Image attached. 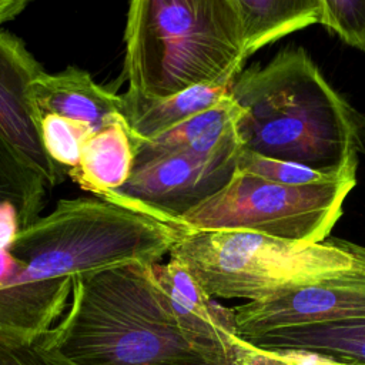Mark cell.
<instances>
[{"mask_svg": "<svg viewBox=\"0 0 365 365\" xmlns=\"http://www.w3.org/2000/svg\"><path fill=\"white\" fill-rule=\"evenodd\" d=\"M184 232L96 197L60 200L20 230L10 254L19 267L0 288V346L34 345L61 318L77 277L158 264Z\"/></svg>", "mask_w": 365, "mask_h": 365, "instance_id": "obj_1", "label": "cell"}, {"mask_svg": "<svg viewBox=\"0 0 365 365\" xmlns=\"http://www.w3.org/2000/svg\"><path fill=\"white\" fill-rule=\"evenodd\" d=\"M242 150L325 174L358 168L365 118L325 80L302 47L285 48L231 84Z\"/></svg>", "mask_w": 365, "mask_h": 365, "instance_id": "obj_2", "label": "cell"}, {"mask_svg": "<svg viewBox=\"0 0 365 365\" xmlns=\"http://www.w3.org/2000/svg\"><path fill=\"white\" fill-rule=\"evenodd\" d=\"M34 346L70 365H158L201 355L165 311L151 265L143 264L77 277L64 314Z\"/></svg>", "mask_w": 365, "mask_h": 365, "instance_id": "obj_3", "label": "cell"}, {"mask_svg": "<svg viewBox=\"0 0 365 365\" xmlns=\"http://www.w3.org/2000/svg\"><path fill=\"white\" fill-rule=\"evenodd\" d=\"M128 94L228 86L247 60L234 0H134L124 30Z\"/></svg>", "mask_w": 365, "mask_h": 365, "instance_id": "obj_4", "label": "cell"}, {"mask_svg": "<svg viewBox=\"0 0 365 365\" xmlns=\"http://www.w3.org/2000/svg\"><path fill=\"white\" fill-rule=\"evenodd\" d=\"M358 244H297L241 231L184 232L170 251L211 298L259 301L349 268Z\"/></svg>", "mask_w": 365, "mask_h": 365, "instance_id": "obj_5", "label": "cell"}, {"mask_svg": "<svg viewBox=\"0 0 365 365\" xmlns=\"http://www.w3.org/2000/svg\"><path fill=\"white\" fill-rule=\"evenodd\" d=\"M355 184L356 173L331 184L291 187L235 170L220 191L184 214L174 228L241 231L318 244L328 238Z\"/></svg>", "mask_w": 365, "mask_h": 365, "instance_id": "obj_6", "label": "cell"}, {"mask_svg": "<svg viewBox=\"0 0 365 365\" xmlns=\"http://www.w3.org/2000/svg\"><path fill=\"white\" fill-rule=\"evenodd\" d=\"M134 150L130 178L101 200L174 227L184 214L230 181L241 145L234 143L211 154L154 151L140 145Z\"/></svg>", "mask_w": 365, "mask_h": 365, "instance_id": "obj_7", "label": "cell"}, {"mask_svg": "<svg viewBox=\"0 0 365 365\" xmlns=\"http://www.w3.org/2000/svg\"><path fill=\"white\" fill-rule=\"evenodd\" d=\"M237 335L250 341L269 331L365 318V247L354 264L315 282L232 308Z\"/></svg>", "mask_w": 365, "mask_h": 365, "instance_id": "obj_8", "label": "cell"}, {"mask_svg": "<svg viewBox=\"0 0 365 365\" xmlns=\"http://www.w3.org/2000/svg\"><path fill=\"white\" fill-rule=\"evenodd\" d=\"M43 71L24 41L0 29V134L51 190L64 175L43 148L40 118L30 97L31 84Z\"/></svg>", "mask_w": 365, "mask_h": 365, "instance_id": "obj_9", "label": "cell"}, {"mask_svg": "<svg viewBox=\"0 0 365 365\" xmlns=\"http://www.w3.org/2000/svg\"><path fill=\"white\" fill-rule=\"evenodd\" d=\"M151 274L165 311L190 344L207 358H235L240 336L232 308L214 301L175 259L153 264Z\"/></svg>", "mask_w": 365, "mask_h": 365, "instance_id": "obj_10", "label": "cell"}, {"mask_svg": "<svg viewBox=\"0 0 365 365\" xmlns=\"http://www.w3.org/2000/svg\"><path fill=\"white\" fill-rule=\"evenodd\" d=\"M30 97L38 114L78 121L98 133L125 123L123 97L94 81L83 68L68 66L58 73L43 71L31 84Z\"/></svg>", "mask_w": 365, "mask_h": 365, "instance_id": "obj_11", "label": "cell"}, {"mask_svg": "<svg viewBox=\"0 0 365 365\" xmlns=\"http://www.w3.org/2000/svg\"><path fill=\"white\" fill-rule=\"evenodd\" d=\"M228 86H195L163 98H147L124 93L123 115L133 144L150 141L220 104L230 97Z\"/></svg>", "mask_w": 365, "mask_h": 365, "instance_id": "obj_12", "label": "cell"}, {"mask_svg": "<svg viewBox=\"0 0 365 365\" xmlns=\"http://www.w3.org/2000/svg\"><path fill=\"white\" fill-rule=\"evenodd\" d=\"M135 150L125 123L94 133L84 144L80 164L67 177L96 198L123 187L131 175Z\"/></svg>", "mask_w": 365, "mask_h": 365, "instance_id": "obj_13", "label": "cell"}, {"mask_svg": "<svg viewBox=\"0 0 365 365\" xmlns=\"http://www.w3.org/2000/svg\"><path fill=\"white\" fill-rule=\"evenodd\" d=\"M265 351H308L348 365H365V318L269 331L245 341Z\"/></svg>", "mask_w": 365, "mask_h": 365, "instance_id": "obj_14", "label": "cell"}, {"mask_svg": "<svg viewBox=\"0 0 365 365\" xmlns=\"http://www.w3.org/2000/svg\"><path fill=\"white\" fill-rule=\"evenodd\" d=\"M245 58L262 47L318 23L319 0H234Z\"/></svg>", "mask_w": 365, "mask_h": 365, "instance_id": "obj_15", "label": "cell"}, {"mask_svg": "<svg viewBox=\"0 0 365 365\" xmlns=\"http://www.w3.org/2000/svg\"><path fill=\"white\" fill-rule=\"evenodd\" d=\"M241 108L230 97L220 104L188 118L175 128L150 140L135 143L154 151H192L211 154L238 143L235 124Z\"/></svg>", "mask_w": 365, "mask_h": 365, "instance_id": "obj_16", "label": "cell"}, {"mask_svg": "<svg viewBox=\"0 0 365 365\" xmlns=\"http://www.w3.org/2000/svg\"><path fill=\"white\" fill-rule=\"evenodd\" d=\"M48 191L47 182L23 163L0 134V202L14 205L20 230L41 217Z\"/></svg>", "mask_w": 365, "mask_h": 365, "instance_id": "obj_17", "label": "cell"}, {"mask_svg": "<svg viewBox=\"0 0 365 365\" xmlns=\"http://www.w3.org/2000/svg\"><path fill=\"white\" fill-rule=\"evenodd\" d=\"M88 125L58 115L40 117V138L53 164L66 177L81 160L86 141L94 134Z\"/></svg>", "mask_w": 365, "mask_h": 365, "instance_id": "obj_18", "label": "cell"}, {"mask_svg": "<svg viewBox=\"0 0 365 365\" xmlns=\"http://www.w3.org/2000/svg\"><path fill=\"white\" fill-rule=\"evenodd\" d=\"M237 170L271 182L291 187L331 184L356 173V168H351L344 174H325L301 164L262 157L242 148L237 158Z\"/></svg>", "mask_w": 365, "mask_h": 365, "instance_id": "obj_19", "label": "cell"}, {"mask_svg": "<svg viewBox=\"0 0 365 365\" xmlns=\"http://www.w3.org/2000/svg\"><path fill=\"white\" fill-rule=\"evenodd\" d=\"M318 23L345 44L365 50V0H319Z\"/></svg>", "mask_w": 365, "mask_h": 365, "instance_id": "obj_20", "label": "cell"}, {"mask_svg": "<svg viewBox=\"0 0 365 365\" xmlns=\"http://www.w3.org/2000/svg\"><path fill=\"white\" fill-rule=\"evenodd\" d=\"M237 365H348L329 356L308 351H265L240 338L235 351Z\"/></svg>", "mask_w": 365, "mask_h": 365, "instance_id": "obj_21", "label": "cell"}, {"mask_svg": "<svg viewBox=\"0 0 365 365\" xmlns=\"http://www.w3.org/2000/svg\"><path fill=\"white\" fill-rule=\"evenodd\" d=\"M0 365H70L58 358L50 356L37 346L3 348L0 346Z\"/></svg>", "mask_w": 365, "mask_h": 365, "instance_id": "obj_22", "label": "cell"}, {"mask_svg": "<svg viewBox=\"0 0 365 365\" xmlns=\"http://www.w3.org/2000/svg\"><path fill=\"white\" fill-rule=\"evenodd\" d=\"M20 231L19 215L11 202H0V251H9Z\"/></svg>", "mask_w": 365, "mask_h": 365, "instance_id": "obj_23", "label": "cell"}, {"mask_svg": "<svg viewBox=\"0 0 365 365\" xmlns=\"http://www.w3.org/2000/svg\"><path fill=\"white\" fill-rule=\"evenodd\" d=\"M158 365H237L235 358L220 359V358H207L202 355H190L184 358H175Z\"/></svg>", "mask_w": 365, "mask_h": 365, "instance_id": "obj_24", "label": "cell"}, {"mask_svg": "<svg viewBox=\"0 0 365 365\" xmlns=\"http://www.w3.org/2000/svg\"><path fill=\"white\" fill-rule=\"evenodd\" d=\"M29 6V0H0V26L19 17Z\"/></svg>", "mask_w": 365, "mask_h": 365, "instance_id": "obj_25", "label": "cell"}, {"mask_svg": "<svg viewBox=\"0 0 365 365\" xmlns=\"http://www.w3.org/2000/svg\"><path fill=\"white\" fill-rule=\"evenodd\" d=\"M17 267L19 264L10 251H0V288L13 278Z\"/></svg>", "mask_w": 365, "mask_h": 365, "instance_id": "obj_26", "label": "cell"}]
</instances>
